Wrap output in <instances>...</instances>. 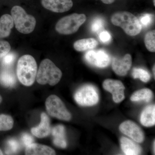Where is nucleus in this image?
<instances>
[{"label": "nucleus", "instance_id": "obj_31", "mask_svg": "<svg viewBox=\"0 0 155 155\" xmlns=\"http://www.w3.org/2000/svg\"><path fill=\"white\" fill-rule=\"evenodd\" d=\"M22 143L25 147H27L29 145L33 143L34 139L33 137L28 134H24L21 137Z\"/></svg>", "mask_w": 155, "mask_h": 155}, {"label": "nucleus", "instance_id": "obj_7", "mask_svg": "<svg viewBox=\"0 0 155 155\" xmlns=\"http://www.w3.org/2000/svg\"><path fill=\"white\" fill-rule=\"evenodd\" d=\"M74 99L79 105L89 107L97 104L99 98L97 89L93 85H86L78 90Z\"/></svg>", "mask_w": 155, "mask_h": 155}, {"label": "nucleus", "instance_id": "obj_36", "mask_svg": "<svg viewBox=\"0 0 155 155\" xmlns=\"http://www.w3.org/2000/svg\"><path fill=\"white\" fill-rule=\"evenodd\" d=\"M3 155V153L2 152V151L1 150V149H0V155Z\"/></svg>", "mask_w": 155, "mask_h": 155}, {"label": "nucleus", "instance_id": "obj_25", "mask_svg": "<svg viewBox=\"0 0 155 155\" xmlns=\"http://www.w3.org/2000/svg\"><path fill=\"white\" fill-rule=\"evenodd\" d=\"M19 148V142L15 139H10L7 143V148L6 153L7 154H11L17 152Z\"/></svg>", "mask_w": 155, "mask_h": 155}, {"label": "nucleus", "instance_id": "obj_11", "mask_svg": "<svg viewBox=\"0 0 155 155\" xmlns=\"http://www.w3.org/2000/svg\"><path fill=\"white\" fill-rule=\"evenodd\" d=\"M42 5L48 10L55 13H64L73 6L72 0H41Z\"/></svg>", "mask_w": 155, "mask_h": 155}, {"label": "nucleus", "instance_id": "obj_21", "mask_svg": "<svg viewBox=\"0 0 155 155\" xmlns=\"http://www.w3.org/2000/svg\"><path fill=\"white\" fill-rule=\"evenodd\" d=\"M153 93L151 90L148 88H143L135 92L130 97L132 101H144L149 102L152 99Z\"/></svg>", "mask_w": 155, "mask_h": 155}, {"label": "nucleus", "instance_id": "obj_6", "mask_svg": "<svg viewBox=\"0 0 155 155\" xmlns=\"http://www.w3.org/2000/svg\"><path fill=\"white\" fill-rule=\"evenodd\" d=\"M47 111L50 116L64 121H69L72 118L65 105L59 97L51 95L46 100Z\"/></svg>", "mask_w": 155, "mask_h": 155}, {"label": "nucleus", "instance_id": "obj_4", "mask_svg": "<svg viewBox=\"0 0 155 155\" xmlns=\"http://www.w3.org/2000/svg\"><path fill=\"white\" fill-rule=\"evenodd\" d=\"M11 14L15 27L19 32L28 34L34 30L36 19L32 15L27 14L22 7L14 6L11 10Z\"/></svg>", "mask_w": 155, "mask_h": 155}, {"label": "nucleus", "instance_id": "obj_24", "mask_svg": "<svg viewBox=\"0 0 155 155\" xmlns=\"http://www.w3.org/2000/svg\"><path fill=\"white\" fill-rule=\"evenodd\" d=\"M132 75L134 78H139L144 82H148L150 79V75L149 72L141 68H134Z\"/></svg>", "mask_w": 155, "mask_h": 155}, {"label": "nucleus", "instance_id": "obj_3", "mask_svg": "<svg viewBox=\"0 0 155 155\" xmlns=\"http://www.w3.org/2000/svg\"><path fill=\"white\" fill-rule=\"evenodd\" d=\"M62 72L49 59L42 61L36 75V80L39 84L56 85L61 80Z\"/></svg>", "mask_w": 155, "mask_h": 155}, {"label": "nucleus", "instance_id": "obj_23", "mask_svg": "<svg viewBox=\"0 0 155 155\" xmlns=\"http://www.w3.org/2000/svg\"><path fill=\"white\" fill-rule=\"evenodd\" d=\"M144 43L146 47L149 51H155V31L152 30L147 33L145 37Z\"/></svg>", "mask_w": 155, "mask_h": 155}, {"label": "nucleus", "instance_id": "obj_13", "mask_svg": "<svg viewBox=\"0 0 155 155\" xmlns=\"http://www.w3.org/2000/svg\"><path fill=\"white\" fill-rule=\"evenodd\" d=\"M41 121L38 126L31 128V132L34 135L38 138H42L47 137L51 132L50 120L45 113H42Z\"/></svg>", "mask_w": 155, "mask_h": 155}, {"label": "nucleus", "instance_id": "obj_15", "mask_svg": "<svg viewBox=\"0 0 155 155\" xmlns=\"http://www.w3.org/2000/svg\"><path fill=\"white\" fill-rule=\"evenodd\" d=\"M120 142L121 148L125 155H137L141 154V147L127 137H122Z\"/></svg>", "mask_w": 155, "mask_h": 155}, {"label": "nucleus", "instance_id": "obj_26", "mask_svg": "<svg viewBox=\"0 0 155 155\" xmlns=\"http://www.w3.org/2000/svg\"><path fill=\"white\" fill-rule=\"evenodd\" d=\"M11 50V45L8 42L0 40V61L10 52Z\"/></svg>", "mask_w": 155, "mask_h": 155}, {"label": "nucleus", "instance_id": "obj_22", "mask_svg": "<svg viewBox=\"0 0 155 155\" xmlns=\"http://www.w3.org/2000/svg\"><path fill=\"white\" fill-rule=\"evenodd\" d=\"M14 124V120L11 116L5 114L0 115V131L11 130Z\"/></svg>", "mask_w": 155, "mask_h": 155}, {"label": "nucleus", "instance_id": "obj_14", "mask_svg": "<svg viewBox=\"0 0 155 155\" xmlns=\"http://www.w3.org/2000/svg\"><path fill=\"white\" fill-rule=\"evenodd\" d=\"M25 154L28 155H52L56 153L53 149L47 146L32 143L26 147Z\"/></svg>", "mask_w": 155, "mask_h": 155}, {"label": "nucleus", "instance_id": "obj_10", "mask_svg": "<svg viewBox=\"0 0 155 155\" xmlns=\"http://www.w3.org/2000/svg\"><path fill=\"white\" fill-rule=\"evenodd\" d=\"M119 130L136 142L140 143L144 140L143 132L140 127L130 120L122 122L119 126Z\"/></svg>", "mask_w": 155, "mask_h": 155}, {"label": "nucleus", "instance_id": "obj_30", "mask_svg": "<svg viewBox=\"0 0 155 155\" xmlns=\"http://www.w3.org/2000/svg\"><path fill=\"white\" fill-rule=\"evenodd\" d=\"M152 19V16L151 14H145L142 16L140 19V24L145 27H147L150 24Z\"/></svg>", "mask_w": 155, "mask_h": 155}, {"label": "nucleus", "instance_id": "obj_37", "mask_svg": "<svg viewBox=\"0 0 155 155\" xmlns=\"http://www.w3.org/2000/svg\"><path fill=\"white\" fill-rule=\"evenodd\" d=\"M154 5L155 6V0H153Z\"/></svg>", "mask_w": 155, "mask_h": 155}, {"label": "nucleus", "instance_id": "obj_35", "mask_svg": "<svg viewBox=\"0 0 155 155\" xmlns=\"http://www.w3.org/2000/svg\"><path fill=\"white\" fill-rule=\"evenodd\" d=\"M2 97L1 96V95H0V104L2 103Z\"/></svg>", "mask_w": 155, "mask_h": 155}, {"label": "nucleus", "instance_id": "obj_27", "mask_svg": "<svg viewBox=\"0 0 155 155\" xmlns=\"http://www.w3.org/2000/svg\"><path fill=\"white\" fill-rule=\"evenodd\" d=\"M104 22L102 19L97 18L95 19L92 22L91 28L93 32L98 33L104 28Z\"/></svg>", "mask_w": 155, "mask_h": 155}, {"label": "nucleus", "instance_id": "obj_20", "mask_svg": "<svg viewBox=\"0 0 155 155\" xmlns=\"http://www.w3.org/2000/svg\"><path fill=\"white\" fill-rule=\"evenodd\" d=\"M14 72L8 69H4L0 73V83L6 87H12L16 83Z\"/></svg>", "mask_w": 155, "mask_h": 155}, {"label": "nucleus", "instance_id": "obj_28", "mask_svg": "<svg viewBox=\"0 0 155 155\" xmlns=\"http://www.w3.org/2000/svg\"><path fill=\"white\" fill-rule=\"evenodd\" d=\"M16 58L15 54L13 53H8L2 59V64L5 67H9L14 63Z\"/></svg>", "mask_w": 155, "mask_h": 155}, {"label": "nucleus", "instance_id": "obj_33", "mask_svg": "<svg viewBox=\"0 0 155 155\" xmlns=\"http://www.w3.org/2000/svg\"><path fill=\"white\" fill-rule=\"evenodd\" d=\"M155 140L154 141V142H153V152H154V153H155Z\"/></svg>", "mask_w": 155, "mask_h": 155}, {"label": "nucleus", "instance_id": "obj_8", "mask_svg": "<svg viewBox=\"0 0 155 155\" xmlns=\"http://www.w3.org/2000/svg\"><path fill=\"white\" fill-rule=\"evenodd\" d=\"M85 59L92 66L101 68L107 67L110 62V56L103 50L88 51L85 54Z\"/></svg>", "mask_w": 155, "mask_h": 155}, {"label": "nucleus", "instance_id": "obj_12", "mask_svg": "<svg viewBox=\"0 0 155 155\" xmlns=\"http://www.w3.org/2000/svg\"><path fill=\"white\" fill-rule=\"evenodd\" d=\"M131 65V56L129 54H127L122 58H114L112 63V68L117 75L125 76L130 70Z\"/></svg>", "mask_w": 155, "mask_h": 155}, {"label": "nucleus", "instance_id": "obj_16", "mask_svg": "<svg viewBox=\"0 0 155 155\" xmlns=\"http://www.w3.org/2000/svg\"><path fill=\"white\" fill-rule=\"evenodd\" d=\"M14 26L13 18L9 14H4L0 18V38L8 37Z\"/></svg>", "mask_w": 155, "mask_h": 155}, {"label": "nucleus", "instance_id": "obj_5", "mask_svg": "<svg viewBox=\"0 0 155 155\" xmlns=\"http://www.w3.org/2000/svg\"><path fill=\"white\" fill-rule=\"evenodd\" d=\"M86 20L84 14L75 13L70 14L58 21L56 25V30L61 34H72L78 30Z\"/></svg>", "mask_w": 155, "mask_h": 155}, {"label": "nucleus", "instance_id": "obj_32", "mask_svg": "<svg viewBox=\"0 0 155 155\" xmlns=\"http://www.w3.org/2000/svg\"><path fill=\"white\" fill-rule=\"evenodd\" d=\"M116 0H101L103 3L105 4H111L114 2Z\"/></svg>", "mask_w": 155, "mask_h": 155}, {"label": "nucleus", "instance_id": "obj_29", "mask_svg": "<svg viewBox=\"0 0 155 155\" xmlns=\"http://www.w3.org/2000/svg\"><path fill=\"white\" fill-rule=\"evenodd\" d=\"M100 40L104 44L109 43L112 39L111 35L107 31H103L99 34Z\"/></svg>", "mask_w": 155, "mask_h": 155}, {"label": "nucleus", "instance_id": "obj_19", "mask_svg": "<svg viewBox=\"0 0 155 155\" xmlns=\"http://www.w3.org/2000/svg\"><path fill=\"white\" fill-rule=\"evenodd\" d=\"M97 45V41L94 38H84L75 41L73 47L78 51H84L87 50L93 49L96 47Z\"/></svg>", "mask_w": 155, "mask_h": 155}, {"label": "nucleus", "instance_id": "obj_2", "mask_svg": "<svg viewBox=\"0 0 155 155\" xmlns=\"http://www.w3.org/2000/svg\"><path fill=\"white\" fill-rule=\"evenodd\" d=\"M111 20L114 25L121 27L130 36H135L141 31L142 25L139 20L130 12H117L113 14Z\"/></svg>", "mask_w": 155, "mask_h": 155}, {"label": "nucleus", "instance_id": "obj_34", "mask_svg": "<svg viewBox=\"0 0 155 155\" xmlns=\"http://www.w3.org/2000/svg\"><path fill=\"white\" fill-rule=\"evenodd\" d=\"M155 66H154L153 67V74H154V77H155Z\"/></svg>", "mask_w": 155, "mask_h": 155}, {"label": "nucleus", "instance_id": "obj_9", "mask_svg": "<svg viewBox=\"0 0 155 155\" xmlns=\"http://www.w3.org/2000/svg\"><path fill=\"white\" fill-rule=\"evenodd\" d=\"M103 86L105 90L112 94L115 103H120L125 99V87L120 81L106 79L103 82Z\"/></svg>", "mask_w": 155, "mask_h": 155}, {"label": "nucleus", "instance_id": "obj_1", "mask_svg": "<svg viewBox=\"0 0 155 155\" xmlns=\"http://www.w3.org/2000/svg\"><path fill=\"white\" fill-rule=\"evenodd\" d=\"M35 59L30 55H25L19 58L17 65V77L23 85L29 86L33 84L38 72Z\"/></svg>", "mask_w": 155, "mask_h": 155}, {"label": "nucleus", "instance_id": "obj_17", "mask_svg": "<svg viewBox=\"0 0 155 155\" xmlns=\"http://www.w3.org/2000/svg\"><path fill=\"white\" fill-rule=\"evenodd\" d=\"M52 135L54 136V144L61 148H65L67 147L65 127L62 125H58L53 128Z\"/></svg>", "mask_w": 155, "mask_h": 155}, {"label": "nucleus", "instance_id": "obj_18", "mask_svg": "<svg viewBox=\"0 0 155 155\" xmlns=\"http://www.w3.org/2000/svg\"><path fill=\"white\" fill-rule=\"evenodd\" d=\"M140 122L145 127H151L155 125V105H151L145 108L140 116Z\"/></svg>", "mask_w": 155, "mask_h": 155}]
</instances>
